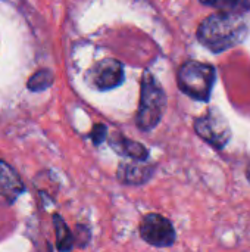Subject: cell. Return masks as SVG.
<instances>
[{
  "instance_id": "cell-1",
  "label": "cell",
  "mask_w": 250,
  "mask_h": 252,
  "mask_svg": "<svg viewBox=\"0 0 250 252\" xmlns=\"http://www.w3.org/2000/svg\"><path fill=\"white\" fill-rule=\"evenodd\" d=\"M248 25L240 13L218 12L208 16L197 30L199 41L214 53L228 50L245 40Z\"/></svg>"
},
{
  "instance_id": "cell-2",
  "label": "cell",
  "mask_w": 250,
  "mask_h": 252,
  "mask_svg": "<svg viewBox=\"0 0 250 252\" xmlns=\"http://www.w3.org/2000/svg\"><path fill=\"white\" fill-rule=\"evenodd\" d=\"M165 106H167V96L161 84L149 71H146L141 80L140 103L136 115L137 127L141 131L153 130L162 120Z\"/></svg>"
},
{
  "instance_id": "cell-3",
  "label": "cell",
  "mask_w": 250,
  "mask_h": 252,
  "mask_svg": "<svg viewBox=\"0 0 250 252\" xmlns=\"http://www.w3.org/2000/svg\"><path fill=\"white\" fill-rule=\"evenodd\" d=\"M215 81V69L208 63L197 61L186 62L180 66L177 83L183 93L196 100H209Z\"/></svg>"
},
{
  "instance_id": "cell-4",
  "label": "cell",
  "mask_w": 250,
  "mask_h": 252,
  "mask_svg": "<svg viewBox=\"0 0 250 252\" xmlns=\"http://www.w3.org/2000/svg\"><path fill=\"white\" fill-rule=\"evenodd\" d=\"M194 130L199 137L217 149H222L231 137V130L227 120L214 109L208 111L203 117L196 120Z\"/></svg>"
},
{
  "instance_id": "cell-5",
  "label": "cell",
  "mask_w": 250,
  "mask_h": 252,
  "mask_svg": "<svg viewBox=\"0 0 250 252\" xmlns=\"http://www.w3.org/2000/svg\"><path fill=\"white\" fill-rule=\"evenodd\" d=\"M141 238L152 247L167 248L175 242V230L171 221L161 214H147L140 224Z\"/></svg>"
},
{
  "instance_id": "cell-6",
  "label": "cell",
  "mask_w": 250,
  "mask_h": 252,
  "mask_svg": "<svg viewBox=\"0 0 250 252\" xmlns=\"http://www.w3.org/2000/svg\"><path fill=\"white\" fill-rule=\"evenodd\" d=\"M91 84L99 90H111L124 81V66L116 59H103L88 72Z\"/></svg>"
},
{
  "instance_id": "cell-7",
  "label": "cell",
  "mask_w": 250,
  "mask_h": 252,
  "mask_svg": "<svg viewBox=\"0 0 250 252\" xmlns=\"http://www.w3.org/2000/svg\"><path fill=\"white\" fill-rule=\"evenodd\" d=\"M24 190L25 186L16 171L4 161H0V202L10 205Z\"/></svg>"
},
{
  "instance_id": "cell-8",
  "label": "cell",
  "mask_w": 250,
  "mask_h": 252,
  "mask_svg": "<svg viewBox=\"0 0 250 252\" xmlns=\"http://www.w3.org/2000/svg\"><path fill=\"white\" fill-rule=\"evenodd\" d=\"M153 167L139 162H122L118 167V179L125 185H143L153 176Z\"/></svg>"
},
{
  "instance_id": "cell-9",
  "label": "cell",
  "mask_w": 250,
  "mask_h": 252,
  "mask_svg": "<svg viewBox=\"0 0 250 252\" xmlns=\"http://www.w3.org/2000/svg\"><path fill=\"white\" fill-rule=\"evenodd\" d=\"M111 145L112 148L122 157L127 158H133L136 161H146L149 157V151L146 149L144 145L130 140L127 137H124L122 134L115 133L113 139H111Z\"/></svg>"
},
{
  "instance_id": "cell-10",
  "label": "cell",
  "mask_w": 250,
  "mask_h": 252,
  "mask_svg": "<svg viewBox=\"0 0 250 252\" xmlns=\"http://www.w3.org/2000/svg\"><path fill=\"white\" fill-rule=\"evenodd\" d=\"M53 224H55V232H56V247L60 251H69L74 245V238L72 233L69 232L66 223L60 219V216L55 214L53 216Z\"/></svg>"
},
{
  "instance_id": "cell-11",
  "label": "cell",
  "mask_w": 250,
  "mask_h": 252,
  "mask_svg": "<svg viewBox=\"0 0 250 252\" xmlns=\"http://www.w3.org/2000/svg\"><path fill=\"white\" fill-rule=\"evenodd\" d=\"M203 4L214 6L222 12L231 13H245L250 9V0H199Z\"/></svg>"
},
{
  "instance_id": "cell-12",
  "label": "cell",
  "mask_w": 250,
  "mask_h": 252,
  "mask_svg": "<svg viewBox=\"0 0 250 252\" xmlns=\"http://www.w3.org/2000/svg\"><path fill=\"white\" fill-rule=\"evenodd\" d=\"M53 84V74L49 69H40L37 71L34 75H31V78L27 83V87L31 92H41L49 89Z\"/></svg>"
},
{
  "instance_id": "cell-13",
  "label": "cell",
  "mask_w": 250,
  "mask_h": 252,
  "mask_svg": "<svg viewBox=\"0 0 250 252\" xmlns=\"http://www.w3.org/2000/svg\"><path fill=\"white\" fill-rule=\"evenodd\" d=\"M106 134H108V130H106V126L103 124H96L93 127V131H91V140L94 145H100L105 139H106Z\"/></svg>"
},
{
  "instance_id": "cell-14",
  "label": "cell",
  "mask_w": 250,
  "mask_h": 252,
  "mask_svg": "<svg viewBox=\"0 0 250 252\" xmlns=\"http://www.w3.org/2000/svg\"><path fill=\"white\" fill-rule=\"evenodd\" d=\"M248 179H249V180H250V167H249V168H248Z\"/></svg>"
}]
</instances>
